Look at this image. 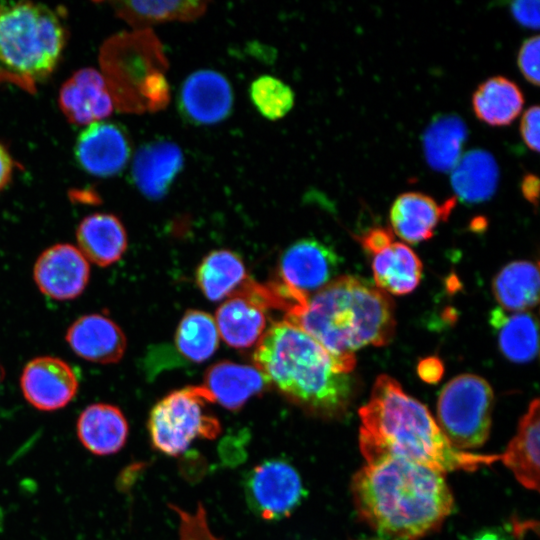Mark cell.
<instances>
[{
	"label": "cell",
	"mask_w": 540,
	"mask_h": 540,
	"mask_svg": "<svg viewBox=\"0 0 540 540\" xmlns=\"http://www.w3.org/2000/svg\"><path fill=\"white\" fill-rule=\"evenodd\" d=\"M33 277L44 295L59 301L75 299L89 282V261L77 247L58 243L39 255Z\"/></svg>",
	"instance_id": "obj_12"
},
{
	"label": "cell",
	"mask_w": 540,
	"mask_h": 540,
	"mask_svg": "<svg viewBox=\"0 0 540 540\" xmlns=\"http://www.w3.org/2000/svg\"><path fill=\"white\" fill-rule=\"evenodd\" d=\"M510 11L515 20L528 28L539 27V2L537 0H518L511 3Z\"/></svg>",
	"instance_id": "obj_36"
},
{
	"label": "cell",
	"mask_w": 540,
	"mask_h": 540,
	"mask_svg": "<svg viewBox=\"0 0 540 540\" xmlns=\"http://www.w3.org/2000/svg\"><path fill=\"white\" fill-rule=\"evenodd\" d=\"M358 413L359 446L367 463L395 457L444 474L474 471L500 459L496 454L456 449L427 407L388 375L377 377L368 401Z\"/></svg>",
	"instance_id": "obj_1"
},
{
	"label": "cell",
	"mask_w": 540,
	"mask_h": 540,
	"mask_svg": "<svg viewBox=\"0 0 540 540\" xmlns=\"http://www.w3.org/2000/svg\"><path fill=\"white\" fill-rule=\"evenodd\" d=\"M490 324L497 334L499 348L510 361L526 363L538 353L536 318L528 312L507 314L501 308L490 313Z\"/></svg>",
	"instance_id": "obj_28"
},
{
	"label": "cell",
	"mask_w": 540,
	"mask_h": 540,
	"mask_svg": "<svg viewBox=\"0 0 540 540\" xmlns=\"http://www.w3.org/2000/svg\"><path fill=\"white\" fill-rule=\"evenodd\" d=\"M456 205V198L437 203L421 192L400 194L390 209V222L394 233L409 243L430 239L437 225L448 218Z\"/></svg>",
	"instance_id": "obj_18"
},
{
	"label": "cell",
	"mask_w": 540,
	"mask_h": 540,
	"mask_svg": "<svg viewBox=\"0 0 540 540\" xmlns=\"http://www.w3.org/2000/svg\"><path fill=\"white\" fill-rule=\"evenodd\" d=\"M118 16L138 28L170 21H191L206 10L203 1H119L112 3Z\"/></svg>",
	"instance_id": "obj_30"
},
{
	"label": "cell",
	"mask_w": 540,
	"mask_h": 540,
	"mask_svg": "<svg viewBox=\"0 0 540 540\" xmlns=\"http://www.w3.org/2000/svg\"><path fill=\"white\" fill-rule=\"evenodd\" d=\"M253 360L267 384L310 415L337 419L353 401L356 384L351 373L286 319L265 330Z\"/></svg>",
	"instance_id": "obj_3"
},
{
	"label": "cell",
	"mask_w": 540,
	"mask_h": 540,
	"mask_svg": "<svg viewBox=\"0 0 540 540\" xmlns=\"http://www.w3.org/2000/svg\"><path fill=\"white\" fill-rule=\"evenodd\" d=\"M539 43L538 35L527 38L523 41L517 57L522 75L535 86L539 85Z\"/></svg>",
	"instance_id": "obj_34"
},
{
	"label": "cell",
	"mask_w": 540,
	"mask_h": 540,
	"mask_svg": "<svg viewBox=\"0 0 540 540\" xmlns=\"http://www.w3.org/2000/svg\"><path fill=\"white\" fill-rule=\"evenodd\" d=\"M20 387L26 401L41 411L64 408L76 396L79 379L73 367L54 356L30 360L21 373Z\"/></svg>",
	"instance_id": "obj_11"
},
{
	"label": "cell",
	"mask_w": 540,
	"mask_h": 540,
	"mask_svg": "<svg viewBox=\"0 0 540 540\" xmlns=\"http://www.w3.org/2000/svg\"><path fill=\"white\" fill-rule=\"evenodd\" d=\"M59 106L77 125L102 121L113 112V101L103 76L93 68L76 71L60 88Z\"/></svg>",
	"instance_id": "obj_14"
},
{
	"label": "cell",
	"mask_w": 540,
	"mask_h": 540,
	"mask_svg": "<svg viewBox=\"0 0 540 540\" xmlns=\"http://www.w3.org/2000/svg\"><path fill=\"white\" fill-rule=\"evenodd\" d=\"M539 400L529 404L519 421L517 433L509 442L500 460L525 488H539Z\"/></svg>",
	"instance_id": "obj_22"
},
{
	"label": "cell",
	"mask_w": 540,
	"mask_h": 540,
	"mask_svg": "<svg viewBox=\"0 0 540 540\" xmlns=\"http://www.w3.org/2000/svg\"><path fill=\"white\" fill-rule=\"evenodd\" d=\"M493 403V390L485 379L458 375L439 394L437 424L456 449L479 448L490 434Z\"/></svg>",
	"instance_id": "obj_7"
},
{
	"label": "cell",
	"mask_w": 540,
	"mask_h": 540,
	"mask_svg": "<svg viewBox=\"0 0 540 540\" xmlns=\"http://www.w3.org/2000/svg\"><path fill=\"white\" fill-rule=\"evenodd\" d=\"M76 239L85 258L100 267L119 261L128 244L122 222L110 213H93L83 218L76 229Z\"/></svg>",
	"instance_id": "obj_20"
},
{
	"label": "cell",
	"mask_w": 540,
	"mask_h": 540,
	"mask_svg": "<svg viewBox=\"0 0 540 540\" xmlns=\"http://www.w3.org/2000/svg\"><path fill=\"white\" fill-rule=\"evenodd\" d=\"M521 192L524 198L537 207L539 195V179L535 174L527 173L521 180Z\"/></svg>",
	"instance_id": "obj_40"
},
{
	"label": "cell",
	"mask_w": 540,
	"mask_h": 540,
	"mask_svg": "<svg viewBox=\"0 0 540 540\" xmlns=\"http://www.w3.org/2000/svg\"><path fill=\"white\" fill-rule=\"evenodd\" d=\"M357 239L363 248L371 255L394 240L391 230L382 227L372 228L357 237Z\"/></svg>",
	"instance_id": "obj_37"
},
{
	"label": "cell",
	"mask_w": 540,
	"mask_h": 540,
	"mask_svg": "<svg viewBox=\"0 0 540 540\" xmlns=\"http://www.w3.org/2000/svg\"><path fill=\"white\" fill-rule=\"evenodd\" d=\"M66 341L79 357L94 363L118 362L126 350V336L109 317L87 314L76 319L67 329Z\"/></svg>",
	"instance_id": "obj_17"
},
{
	"label": "cell",
	"mask_w": 540,
	"mask_h": 540,
	"mask_svg": "<svg viewBox=\"0 0 540 540\" xmlns=\"http://www.w3.org/2000/svg\"><path fill=\"white\" fill-rule=\"evenodd\" d=\"M3 377H4V372H3L2 367L0 366V387H1L2 382H3Z\"/></svg>",
	"instance_id": "obj_42"
},
{
	"label": "cell",
	"mask_w": 540,
	"mask_h": 540,
	"mask_svg": "<svg viewBox=\"0 0 540 540\" xmlns=\"http://www.w3.org/2000/svg\"><path fill=\"white\" fill-rule=\"evenodd\" d=\"M351 492L359 517L392 540H416L437 530L454 506L443 473L395 457L363 466Z\"/></svg>",
	"instance_id": "obj_2"
},
{
	"label": "cell",
	"mask_w": 540,
	"mask_h": 540,
	"mask_svg": "<svg viewBox=\"0 0 540 540\" xmlns=\"http://www.w3.org/2000/svg\"><path fill=\"white\" fill-rule=\"evenodd\" d=\"M249 96L258 112L268 120L283 118L291 111L295 102L292 88L271 75H261L253 80Z\"/></svg>",
	"instance_id": "obj_32"
},
{
	"label": "cell",
	"mask_w": 540,
	"mask_h": 540,
	"mask_svg": "<svg viewBox=\"0 0 540 540\" xmlns=\"http://www.w3.org/2000/svg\"><path fill=\"white\" fill-rule=\"evenodd\" d=\"M15 170V161L8 149L0 143V193L10 184Z\"/></svg>",
	"instance_id": "obj_38"
},
{
	"label": "cell",
	"mask_w": 540,
	"mask_h": 540,
	"mask_svg": "<svg viewBox=\"0 0 540 540\" xmlns=\"http://www.w3.org/2000/svg\"><path fill=\"white\" fill-rule=\"evenodd\" d=\"M539 106L534 105L524 111L520 122V134L526 146L539 151Z\"/></svg>",
	"instance_id": "obj_35"
},
{
	"label": "cell",
	"mask_w": 540,
	"mask_h": 540,
	"mask_svg": "<svg viewBox=\"0 0 540 540\" xmlns=\"http://www.w3.org/2000/svg\"><path fill=\"white\" fill-rule=\"evenodd\" d=\"M245 494L253 512L270 521L289 517L300 505L305 490L293 465L283 459H269L247 474Z\"/></svg>",
	"instance_id": "obj_8"
},
{
	"label": "cell",
	"mask_w": 540,
	"mask_h": 540,
	"mask_svg": "<svg viewBox=\"0 0 540 540\" xmlns=\"http://www.w3.org/2000/svg\"><path fill=\"white\" fill-rule=\"evenodd\" d=\"M181 113L197 125L216 124L228 117L233 107V90L221 73L203 69L191 73L179 93Z\"/></svg>",
	"instance_id": "obj_13"
},
{
	"label": "cell",
	"mask_w": 540,
	"mask_h": 540,
	"mask_svg": "<svg viewBox=\"0 0 540 540\" xmlns=\"http://www.w3.org/2000/svg\"><path fill=\"white\" fill-rule=\"evenodd\" d=\"M367 540H392V539H388V538H385L383 536H380V537L370 538V539H367Z\"/></svg>",
	"instance_id": "obj_43"
},
{
	"label": "cell",
	"mask_w": 540,
	"mask_h": 540,
	"mask_svg": "<svg viewBox=\"0 0 540 540\" xmlns=\"http://www.w3.org/2000/svg\"><path fill=\"white\" fill-rule=\"evenodd\" d=\"M524 96L516 83L503 76L483 81L472 95L476 117L490 126H507L520 114Z\"/></svg>",
	"instance_id": "obj_25"
},
{
	"label": "cell",
	"mask_w": 540,
	"mask_h": 540,
	"mask_svg": "<svg viewBox=\"0 0 540 540\" xmlns=\"http://www.w3.org/2000/svg\"><path fill=\"white\" fill-rule=\"evenodd\" d=\"M247 279L242 258L227 249L213 250L200 262L196 283L206 298L219 301L229 297Z\"/></svg>",
	"instance_id": "obj_29"
},
{
	"label": "cell",
	"mask_w": 540,
	"mask_h": 540,
	"mask_svg": "<svg viewBox=\"0 0 540 540\" xmlns=\"http://www.w3.org/2000/svg\"><path fill=\"white\" fill-rule=\"evenodd\" d=\"M467 137V126L458 115L443 114L434 118L422 135L428 165L439 172L451 171L462 156Z\"/></svg>",
	"instance_id": "obj_26"
},
{
	"label": "cell",
	"mask_w": 540,
	"mask_h": 540,
	"mask_svg": "<svg viewBox=\"0 0 540 540\" xmlns=\"http://www.w3.org/2000/svg\"><path fill=\"white\" fill-rule=\"evenodd\" d=\"M508 529L503 528H488L483 529L468 540H512Z\"/></svg>",
	"instance_id": "obj_41"
},
{
	"label": "cell",
	"mask_w": 540,
	"mask_h": 540,
	"mask_svg": "<svg viewBox=\"0 0 540 540\" xmlns=\"http://www.w3.org/2000/svg\"><path fill=\"white\" fill-rule=\"evenodd\" d=\"M170 507L179 517V540H221L210 530L207 512L202 504H198L193 512L175 505Z\"/></svg>",
	"instance_id": "obj_33"
},
{
	"label": "cell",
	"mask_w": 540,
	"mask_h": 540,
	"mask_svg": "<svg viewBox=\"0 0 540 540\" xmlns=\"http://www.w3.org/2000/svg\"><path fill=\"white\" fill-rule=\"evenodd\" d=\"M131 153V141L126 130L105 120L87 125L74 146L78 166L96 177L119 174L130 160Z\"/></svg>",
	"instance_id": "obj_10"
},
{
	"label": "cell",
	"mask_w": 540,
	"mask_h": 540,
	"mask_svg": "<svg viewBox=\"0 0 540 540\" xmlns=\"http://www.w3.org/2000/svg\"><path fill=\"white\" fill-rule=\"evenodd\" d=\"M175 346L188 361L200 363L209 359L219 346L214 318L200 310H188L175 333Z\"/></svg>",
	"instance_id": "obj_31"
},
{
	"label": "cell",
	"mask_w": 540,
	"mask_h": 540,
	"mask_svg": "<svg viewBox=\"0 0 540 540\" xmlns=\"http://www.w3.org/2000/svg\"><path fill=\"white\" fill-rule=\"evenodd\" d=\"M266 384L256 367L221 361L205 372L202 386L214 402L228 410H239L253 396L262 392Z\"/></svg>",
	"instance_id": "obj_21"
},
{
	"label": "cell",
	"mask_w": 540,
	"mask_h": 540,
	"mask_svg": "<svg viewBox=\"0 0 540 540\" xmlns=\"http://www.w3.org/2000/svg\"><path fill=\"white\" fill-rule=\"evenodd\" d=\"M373 278L377 288L394 295L411 293L422 276V263L402 242L390 244L372 254Z\"/></svg>",
	"instance_id": "obj_23"
},
{
	"label": "cell",
	"mask_w": 540,
	"mask_h": 540,
	"mask_svg": "<svg viewBox=\"0 0 540 540\" xmlns=\"http://www.w3.org/2000/svg\"><path fill=\"white\" fill-rule=\"evenodd\" d=\"M284 319L309 334L349 373L356 364L354 352L388 344L396 326L387 293L350 275L333 279Z\"/></svg>",
	"instance_id": "obj_4"
},
{
	"label": "cell",
	"mask_w": 540,
	"mask_h": 540,
	"mask_svg": "<svg viewBox=\"0 0 540 540\" xmlns=\"http://www.w3.org/2000/svg\"><path fill=\"white\" fill-rule=\"evenodd\" d=\"M492 291L501 309L524 312L539 301V270L537 263L514 261L504 266L494 277Z\"/></svg>",
	"instance_id": "obj_27"
},
{
	"label": "cell",
	"mask_w": 540,
	"mask_h": 540,
	"mask_svg": "<svg viewBox=\"0 0 540 540\" xmlns=\"http://www.w3.org/2000/svg\"><path fill=\"white\" fill-rule=\"evenodd\" d=\"M339 262L334 249L325 243L313 238L297 240L279 259V281L309 296L333 280Z\"/></svg>",
	"instance_id": "obj_9"
},
{
	"label": "cell",
	"mask_w": 540,
	"mask_h": 540,
	"mask_svg": "<svg viewBox=\"0 0 540 540\" xmlns=\"http://www.w3.org/2000/svg\"><path fill=\"white\" fill-rule=\"evenodd\" d=\"M267 309L244 281L215 314V323L222 339L234 348H248L265 332Z\"/></svg>",
	"instance_id": "obj_15"
},
{
	"label": "cell",
	"mask_w": 540,
	"mask_h": 540,
	"mask_svg": "<svg viewBox=\"0 0 540 540\" xmlns=\"http://www.w3.org/2000/svg\"><path fill=\"white\" fill-rule=\"evenodd\" d=\"M183 164V153L177 144L166 140L150 142L134 155L132 182L145 197L161 199L169 191Z\"/></svg>",
	"instance_id": "obj_16"
},
{
	"label": "cell",
	"mask_w": 540,
	"mask_h": 540,
	"mask_svg": "<svg viewBox=\"0 0 540 540\" xmlns=\"http://www.w3.org/2000/svg\"><path fill=\"white\" fill-rule=\"evenodd\" d=\"M210 403L214 400L203 386H187L159 400L148 419L152 446L165 455L178 456L197 438H216L221 425L209 412Z\"/></svg>",
	"instance_id": "obj_6"
},
{
	"label": "cell",
	"mask_w": 540,
	"mask_h": 540,
	"mask_svg": "<svg viewBox=\"0 0 540 540\" xmlns=\"http://www.w3.org/2000/svg\"><path fill=\"white\" fill-rule=\"evenodd\" d=\"M499 181V167L491 153L473 149L462 155L451 170V185L457 197L469 204L492 197Z\"/></svg>",
	"instance_id": "obj_24"
},
{
	"label": "cell",
	"mask_w": 540,
	"mask_h": 540,
	"mask_svg": "<svg viewBox=\"0 0 540 540\" xmlns=\"http://www.w3.org/2000/svg\"><path fill=\"white\" fill-rule=\"evenodd\" d=\"M77 437L91 453L107 456L117 453L127 441L129 426L122 411L108 403H94L79 415Z\"/></svg>",
	"instance_id": "obj_19"
},
{
	"label": "cell",
	"mask_w": 540,
	"mask_h": 540,
	"mask_svg": "<svg viewBox=\"0 0 540 540\" xmlns=\"http://www.w3.org/2000/svg\"><path fill=\"white\" fill-rule=\"evenodd\" d=\"M418 373L424 381L435 383L443 374V365L441 361L435 357L426 358L419 363Z\"/></svg>",
	"instance_id": "obj_39"
},
{
	"label": "cell",
	"mask_w": 540,
	"mask_h": 540,
	"mask_svg": "<svg viewBox=\"0 0 540 540\" xmlns=\"http://www.w3.org/2000/svg\"><path fill=\"white\" fill-rule=\"evenodd\" d=\"M67 41L62 17L47 5L0 3V67L41 80L58 65Z\"/></svg>",
	"instance_id": "obj_5"
}]
</instances>
